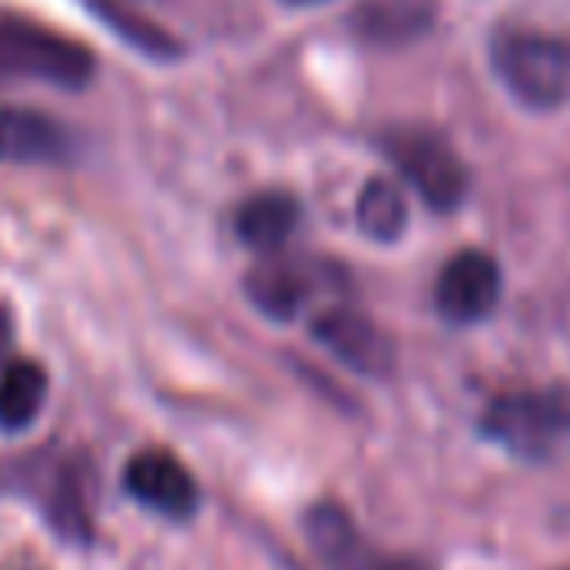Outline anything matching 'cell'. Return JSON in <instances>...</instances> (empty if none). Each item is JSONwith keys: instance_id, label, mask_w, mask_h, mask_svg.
<instances>
[{"instance_id": "1", "label": "cell", "mask_w": 570, "mask_h": 570, "mask_svg": "<svg viewBox=\"0 0 570 570\" xmlns=\"http://www.w3.org/2000/svg\"><path fill=\"white\" fill-rule=\"evenodd\" d=\"M494 76L503 89L534 111L570 102V40L548 31H499L490 45Z\"/></svg>"}, {"instance_id": "2", "label": "cell", "mask_w": 570, "mask_h": 570, "mask_svg": "<svg viewBox=\"0 0 570 570\" xmlns=\"http://www.w3.org/2000/svg\"><path fill=\"white\" fill-rule=\"evenodd\" d=\"M98 71L94 53L31 18H0V80H40L58 89H80Z\"/></svg>"}, {"instance_id": "3", "label": "cell", "mask_w": 570, "mask_h": 570, "mask_svg": "<svg viewBox=\"0 0 570 570\" xmlns=\"http://www.w3.org/2000/svg\"><path fill=\"white\" fill-rule=\"evenodd\" d=\"M481 432L521 459H548L570 441V392L566 387H521L485 405Z\"/></svg>"}, {"instance_id": "4", "label": "cell", "mask_w": 570, "mask_h": 570, "mask_svg": "<svg viewBox=\"0 0 570 570\" xmlns=\"http://www.w3.org/2000/svg\"><path fill=\"white\" fill-rule=\"evenodd\" d=\"M383 151L392 156V165L401 169V178L432 209H454L463 200V187H468L463 160L454 156V147L436 129H419V125L387 129L383 134Z\"/></svg>"}, {"instance_id": "5", "label": "cell", "mask_w": 570, "mask_h": 570, "mask_svg": "<svg viewBox=\"0 0 570 570\" xmlns=\"http://www.w3.org/2000/svg\"><path fill=\"white\" fill-rule=\"evenodd\" d=\"M499 289H503V276H499V263L485 254V249H459L445 258L441 276H436V312L454 325H472L481 316L494 312L499 303Z\"/></svg>"}, {"instance_id": "6", "label": "cell", "mask_w": 570, "mask_h": 570, "mask_svg": "<svg viewBox=\"0 0 570 570\" xmlns=\"http://www.w3.org/2000/svg\"><path fill=\"white\" fill-rule=\"evenodd\" d=\"M120 481H125V490L142 508H151L160 517H174V521H187L196 512V503H200V490H196L191 472L169 450H138L125 463V476Z\"/></svg>"}, {"instance_id": "7", "label": "cell", "mask_w": 570, "mask_h": 570, "mask_svg": "<svg viewBox=\"0 0 570 570\" xmlns=\"http://www.w3.org/2000/svg\"><path fill=\"white\" fill-rule=\"evenodd\" d=\"M312 334H316L343 365H352L356 374L383 379V374L392 370V347H387V338H383L379 325H374L370 316H361L356 307H343V303L321 307V316L312 321Z\"/></svg>"}, {"instance_id": "8", "label": "cell", "mask_w": 570, "mask_h": 570, "mask_svg": "<svg viewBox=\"0 0 570 570\" xmlns=\"http://www.w3.org/2000/svg\"><path fill=\"white\" fill-rule=\"evenodd\" d=\"M76 138L36 107H0V165H67Z\"/></svg>"}, {"instance_id": "9", "label": "cell", "mask_w": 570, "mask_h": 570, "mask_svg": "<svg viewBox=\"0 0 570 570\" xmlns=\"http://www.w3.org/2000/svg\"><path fill=\"white\" fill-rule=\"evenodd\" d=\"M325 281H338V272H330L325 263H307V258H285V263H263L245 276V294L254 298L258 312L285 321L294 312H303V303H312L316 294H325Z\"/></svg>"}, {"instance_id": "10", "label": "cell", "mask_w": 570, "mask_h": 570, "mask_svg": "<svg viewBox=\"0 0 570 570\" xmlns=\"http://www.w3.org/2000/svg\"><path fill=\"white\" fill-rule=\"evenodd\" d=\"M307 534H312L316 552L330 561V570H423L410 557H387V552L370 548L356 534V525L347 521V512L334 503H316L307 512Z\"/></svg>"}, {"instance_id": "11", "label": "cell", "mask_w": 570, "mask_h": 570, "mask_svg": "<svg viewBox=\"0 0 570 570\" xmlns=\"http://www.w3.org/2000/svg\"><path fill=\"white\" fill-rule=\"evenodd\" d=\"M89 481H94V472L85 468V459H58L53 476L45 485V517L71 543H85L94 534V521H89V490L94 485Z\"/></svg>"}, {"instance_id": "12", "label": "cell", "mask_w": 570, "mask_h": 570, "mask_svg": "<svg viewBox=\"0 0 570 570\" xmlns=\"http://www.w3.org/2000/svg\"><path fill=\"white\" fill-rule=\"evenodd\" d=\"M298 218L303 209L289 191H263L236 209V236L258 254H276L298 232Z\"/></svg>"}, {"instance_id": "13", "label": "cell", "mask_w": 570, "mask_h": 570, "mask_svg": "<svg viewBox=\"0 0 570 570\" xmlns=\"http://www.w3.org/2000/svg\"><path fill=\"white\" fill-rule=\"evenodd\" d=\"M45 392H49V379L36 361H9L0 370V428L4 432L31 428L45 405Z\"/></svg>"}, {"instance_id": "14", "label": "cell", "mask_w": 570, "mask_h": 570, "mask_svg": "<svg viewBox=\"0 0 570 570\" xmlns=\"http://www.w3.org/2000/svg\"><path fill=\"white\" fill-rule=\"evenodd\" d=\"M356 223L374 240H396L405 227V196L392 178H370L356 200Z\"/></svg>"}, {"instance_id": "15", "label": "cell", "mask_w": 570, "mask_h": 570, "mask_svg": "<svg viewBox=\"0 0 570 570\" xmlns=\"http://www.w3.org/2000/svg\"><path fill=\"white\" fill-rule=\"evenodd\" d=\"M94 9L102 13V22H111L129 45L147 49L151 58H174V53H178V40H174V36H165L160 27L142 22V18H138V13H129L125 4H116V0H94Z\"/></svg>"}, {"instance_id": "16", "label": "cell", "mask_w": 570, "mask_h": 570, "mask_svg": "<svg viewBox=\"0 0 570 570\" xmlns=\"http://www.w3.org/2000/svg\"><path fill=\"white\" fill-rule=\"evenodd\" d=\"M294 4H307V0H294Z\"/></svg>"}]
</instances>
